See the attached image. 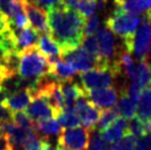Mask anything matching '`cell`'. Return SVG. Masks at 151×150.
Returning <instances> with one entry per match:
<instances>
[{
	"instance_id": "cell-23",
	"label": "cell",
	"mask_w": 151,
	"mask_h": 150,
	"mask_svg": "<svg viewBox=\"0 0 151 150\" xmlns=\"http://www.w3.org/2000/svg\"><path fill=\"white\" fill-rule=\"evenodd\" d=\"M64 2L75 9L77 12H80L85 18H89L94 14L97 7V0H63Z\"/></svg>"
},
{
	"instance_id": "cell-15",
	"label": "cell",
	"mask_w": 151,
	"mask_h": 150,
	"mask_svg": "<svg viewBox=\"0 0 151 150\" xmlns=\"http://www.w3.org/2000/svg\"><path fill=\"white\" fill-rule=\"evenodd\" d=\"M128 124L129 123L126 118L119 116L111 125L106 127L105 129L101 130V135L108 144H113L117 141L118 139H120L126 133V131L128 130Z\"/></svg>"
},
{
	"instance_id": "cell-41",
	"label": "cell",
	"mask_w": 151,
	"mask_h": 150,
	"mask_svg": "<svg viewBox=\"0 0 151 150\" xmlns=\"http://www.w3.org/2000/svg\"><path fill=\"white\" fill-rule=\"evenodd\" d=\"M56 149H58V150H68V149H66V148H64V147L60 146V145H58V146H56Z\"/></svg>"
},
{
	"instance_id": "cell-18",
	"label": "cell",
	"mask_w": 151,
	"mask_h": 150,
	"mask_svg": "<svg viewBox=\"0 0 151 150\" xmlns=\"http://www.w3.org/2000/svg\"><path fill=\"white\" fill-rule=\"evenodd\" d=\"M136 117H138L143 123L151 119V88L145 87L141 91L137 102Z\"/></svg>"
},
{
	"instance_id": "cell-30",
	"label": "cell",
	"mask_w": 151,
	"mask_h": 150,
	"mask_svg": "<svg viewBox=\"0 0 151 150\" xmlns=\"http://www.w3.org/2000/svg\"><path fill=\"white\" fill-rule=\"evenodd\" d=\"M12 120L14 121V124H17L19 127H21L23 129H33L34 128V121L27 115V112L22 110L12 112Z\"/></svg>"
},
{
	"instance_id": "cell-33",
	"label": "cell",
	"mask_w": 151,
	"mask_h": 150,
	"mask_svg": "<svg viewBox=\"0 0 151 150\" xmlns=\"http://www.w3.org/2000/svg\"><path fill=\"white\" fill-rule=\"evenodd\" d=\"M13 4H14V0H0V11L4 13L9 20L12 18Z\"/></svg>"
},
{
	"instance_id": "cell-38",
	"label": "cell",
	"mask_w": 151,
	"mask_h": 150,
	"mask_svg": "<svg viewBox=\"0 0 151 150\" xmlns=\"http://www.w3.org/2000/svg\"><path fill=\"white\" fill-rule=\"evenodd\" d=\"M10 149V144L9 139L6 135L0 133V150H9Z\"/></svg>"
},
{
	"instance_id": "cell-10",
	"label": "cell",
	"mask_w": 151,
	"mask_h": 150,
	"mask_svg": "<svg viewBox=\"0 0 151 150\" xmlns=\"http://www.w3.org/2000/svg\"><path fill=\"white\" fill-rule=\"evenodd\" d=\"M47 61L50 64L49 74L59 83L73 79L77 72L71 63L63 60L61 56H49Z\"/></svg>"
},
{
	"instance_id": "cell-20",
	"label": "cell",
	"mask_w": 151,
	"mask_h": 150,
	"mask_svg": "<svg viewBox=\"0 0 151 150\" xmlns=\"http://www.w3.org/2000/svg\"><path fill=\"white\" fill-rule=\"evenodd\" d=\"M16 38H17L18 52H20L24 49L37 45L39 40V32H37L33 28H31L29 25L24 29H22L21 31H19L16 34Z\"/></svg>"
},
{
	"instance_id": "cell-7",
	"label": "cell",
	"mask_w": 151,
	"mask_h": 150,
	"mask_svg": "<svg viewBox=\"0 0 151 150\" xmlns=\"http://www.w3.org/2000/svg\"><path fill=\"white\" fill-rule=\"evenodd\" d=\"M22 2L31 27L39 33H49L50 31L47 23V13L45 12V10L30 0H22Z\"/></svg>"
},
{
	"instance_id": "cell-16",
	"label": "cell",
	"mask_w": 151,
	"mask_h": 150,
	"mask_svg": "<svg viewBox=\"0 0 151 150\" xmlns=\"http://www.w3.org/2000/svg\"><path fill=\"white\" fill-rule=\"evenodd\" d=\"M101 112V108H98L92 102H89L84 108L78 112V116L81 118V124L83 125L84 128L88 130L95 128L98 124V120H99Z\"/></svg>"
},
{
	"instance_id": "cell-43",
	"label": "cell",
	"mask_w": 151,
	"mask_h": 150,
	"mask_svg": "<svg viewBox=\"0 0 151 150\" xmlns=\"http://www.w3.org/2000/svg\"><path fill=\"white\" fill-rule=\"evenodd\" d=\"M126 1H134V0H126Z\"/></svg>"
},
{
	"instance_id": "cell-8",
	"label": "cell",
	"mask_w": 151,
	"mask_h": 150,
	"mask_svg": "<svg viewBox=\"0 0 151 150\" xmlns=\"http://www.w3.org/2000/svg\"><path fill=\"white\" fill-rule=\"evenodd\" d=\"M61 58H64L68 63H71L76 71L81 73L96 66V61L83 46H78L76 49L65 51L62 53Z\"/></svg>"
},
{
	"instance_id": "cell-42",
	"label": "cell",
	"mask_w": 151,
	"mask_h": 150,
	"mask_svg": "<svg viewBox=\"0 0 151 150\" xmlns=\"http://www.w3.org/2000/svg\"><path fill=\"white\" fill-rule=\"evenodd\" d=\"M104 1H105V2H106L107 0H104ZM114 1H115V4H117V6H118V4H122V0H114Z\"/></svg>"
},
{
	"instance_id": "cell-22",
	"label": "cell",
	"mask_w": 151,
	"mask_h": 150,
	"mask_svg": "<svg viewBox=\"0 0 151 150\" xmlns=\"http://www.w3.org/2000/svg\"><path fill=\"white\" fill-rule=\"evenodd\" d=\"M20 82H21V76L18 73L4 75L0 79V91L6 95V97H9L14 93L21 91Z\"/></svg>"
},
{
	"instance_id": "cell-14",
	"label": "cell",
	"mask_w": 151,
	"mask_h": 150,
	"mask_svg": "<svg viewBox=\"0 0 151 150\" xmlns=\"http://www.w3.org/2000/svg\"><path fill=\"white\" fill-rule=\"evenodd\" d=\"M32 98H33L32 94L29 89H21L19 92L14 93L13 95L7 97L4 100V105L11 112H20L28 107Z\"/></svg>"
},
{
	"instance_id": "cell-34",
	"label": "cell",
	"mask_w": 151,
	"mask_h": 150,
	"mask_svg": "<svg viewBox=\"0 0 151 150\" xmlns=\"http://www.w3.org/2000/svg\"><path fill=\"white\" fill-rule=\"evenodd\" d=\"M136 150H151V135L146 133L137 139Z\"/></svg>"
},
{
	"instance_id": "cell-44",
	"label": "cell",
	"mask_w": 151,
	"mask_h": 150,
	"mask_svg": "<svg viewBox=\"0 0 151 150\" xmlns=\"http://www.w3.org/2000/svg\"><path fill=\"white\" fill-rule=\"evenodd\" d=\"M61 1H63V0H61Z\"/></svg>"
},
{
	"instance_id": "cell-6",
	"label": "cell",
	"mask_w": 151,
	"mask_h": 150,
	"mask_svg": "<svg viewBox=\"0 0 151 150\" xmlns=\"http://www.w3.org/2000/svg\"><path fill=\"white\" fill-rule=\"evenodd\" d=\"M89 139V130L84 127L64 128L58 137V145L68 150H86Z\"/></svg>"
},
{
	"instance_id": "cell-19",
	"label": "cell",
	"mask_w": 151,
	"mask_h": 150,
	"mask_svg": "<svg viewBox=\"0 0 151 150\" xmlns=\"http://www.w3.org/2000/svg\"><path fill=\"white\" fill-rule=\"evenodd\" d=\"M119 115L127 120H131L134 117H136V110H137V103L134 100H131L127 92H122L119 100H117L116 105Z\"/></svg>"
},
{
	"instance_id": "cell-1",
	"label": "cell",
	"mask_w": 151,
	"mask_h": 150,
	"mask_svg": "<svg viewBox=\"0 0 151 150\" xmlns=\"http://www.w3.org/2000/svg\"><path fill=\"white\" fill-rule=\"evenodd\" d=\"M46 11L49 33L61 46L62 53L78 48L84 39L86 18L64 1Z\"/></svg>"
},
{
	"instance_id": "cell-37",
	"label": "cell",
	"mask_w": 151,
	"mask_h": 150,
	"mask_svg": "<svg viewBox=\"0 0 151 150\" xmlns=\"http://www.w3.org/2000/svg\"><path fill=\"white\" fill-rule=\"evenodd\" d=\"M10 28V21L4 13L0 11V34L4 33L6 30Z\"/></svg>"
},
{
	"instance_id": "cell-39",
	"label": "cell",
	"mask_w": 151,
	"mask_h": 150,
	"mask_svg": "<svg viewBox=\"0 0 151 150\" xmlns=\"http://www.w3.org/2000/svg\"><path fill=\"white\" fill-rule=\"evenodd\" d=\"M145 124H146V130H147V133H150L151 135V119L147 120Z\"/></svg>"
},
{
	"instance_id": "cell-36",
	"label": "cell",
	"mask_w": 151,
	"mask_h": 150,
	"mask_svg": "<svg viewBox=\"0 0 151 150\" xmlns=\"http://www.w3.org/2000/svg\"><path fill=\"white\" fill-rule=\"evenodd\" d=\"M6 120H12V112L4 105V102L0 100V123Z\"/></svg>"
},
{
	"instance_id": "cell-32",
	"label": "cell",
	"mask_w": 151,
	"mask_h": 150,
	"mask_svg": "<svg viewBox=\"0 0 151 150\" xmlns=\"http://www.w3.org/2000/svg\"><path fill=\"white\" fill-rule=\"evenodd\" d=\"M98 29H99V19H98L97 16L93 14V16L88 18V20H86L84 28V37L94 35Z\"/></svg>"
},
{
	"instance_id": "cell-17",
	"label": "cell",
	"mask_w": 151,
	"mask_h": 150,
	"mask_svg": "<svg viewBox=\"0 0 151 150\" xmlns=\"http://www.w3.org/2000/svg\"><path fill=\"white\" fill-rule=\"evenodd\" d=\"M37 46L40 50V52L44 54L46 58L49 56H61L62 55V49L58 44L53 38L51 37L50 33H43L41 37H39Z\"/></svg>"
},
{
	"instance_id": "cell-13",
	"label": "cell",
	"mask_w": 151,
	"mask_h": 150,
	"mask_svg": "<svg viewBox=\"0 0 151 150\" xmlns=\"http://www.w3.org/2000/svg\"><path fill=\"white\" fill-rule=\"evenodd\" d=\"M61 91L64 98V108L63 109H74V104L76 100L81 96L85 95V91L82 85L75 83L73 81H66L60 83Z\"/></svg>"
},
{
	"instance_id": "cell-21",
	"label": "cell",
	"mask_w": 151,
	"mask_h": 150,
	"mask_svg": "<svg viewBox=\"0 0 151 150\" xmlns=\"http://www.w3.org/2000/svg\"><path fill=\"white\" fill-rule=\"evenodd\" d=\"M151 79V64L149 63L148 58L145 60H140L138 66L136 67V72H134V79H132V83L137 85L138 87L143 89L147 87L149 81Z\"/></svg>"
},
{
	"instance_id": "cell-2",
	"label": "cell",
	"mask_w": 151,
	"mask_h": 150,
	"mask_svg": "<svg viewBox=\"0 0 151 150\" xmlns=\"http://www.w3.org/2000/svg\"><path fill=\"white\" fill-rule=\"evenodd\" d=\"M124 45L127 52L134 53L139 61L149 58L151 52V10L143 12L138 28L131 37L124 40Z\"/></svg>"
},
{
	"instance_id": "cell-26",
	"label": "cell",
	"mask_w": 151,
	"mask_h": 150,
	"mask_svg": "<svg viewBox=\"0 0 151 150\" xmlns=\"http://www.w3.org/2000/svg\"><path fill=\"white\" fill-rule=\"evenodd\" d=\"M81 45L83 46L85 50L94 58V60L96 61V66H101V50H99V44H98V41H97V38L95 35L84 37Z\"/></svg>"
},
{
	"instance_id": "cell-4",
	"label": "cell",
	"mask_w": 151,
	"mask_h": 150,
	"mask_svg": "<svg viewBox=\"0 0 151 150\" xmlns=\"http://www.w3.org/2000/svg\"><path fill=\"white\" fill-rule=\"evenodd\" d=\"M122 72L114 66H95L82 72L80 74V82L84 91H93L99 88L113 86L115 79Z\"/></svg>"
},
{
	"instance_id": "cell-28",
	"label": "cell",
	"mask_w": 151,
	"mask_h": 150,
	"mask_svg": "<svg viewBox=\"0 0 151 150\" xmlns=\"http://www.w3.org/2000/svg\"><path fill=\"white\" fill-rule=\"evenodd\" d=\"M119 65L122 69V72L126 75L128 79H134V72H136V64H134V60L131 58V54L127 51H122L120 55H119Z\"/></svg>"
},
{
	"instance_id": "cell-3",
	"label": "cell",
	"mask_w": 151,
	"mask_h": 150,
	"mask_svg": "<svg viewBox=\"0 0 151 150\" xmlns=\"http://www.w3.org/2000/svg\"><path fill=\"white\" fill-rule=\"evenodd\" d=\"M20 62L18 74L24 79H39L49 73V61L37 45L19 52Z\"/></svg>"
},
{
	"instance_id": "cell-29",
	"label": "cell",
	"mask_w": 151,
	"mask_h": 150,
	"mask_svg": "<svg viewBox=\"0 0 151 150\" xmlns=\"http://www.w3.org/2000/svg\"><path fill=\"white\" fill-rule=\"evenodd\" d=\"M119 116L120 115H119V112H118L116 107H110V108L103 109L101 112V117H99L98 124H97L98 125V129L99 130L105 129L106 127L111 125Z\"/></svg>"
},
{
	"instance_id": "cell-35",
	"label": "cell",
	"mask_w": 151,
	"mask_h": 150,
	"mask_svg": "<svg viewBox=\"0 0 151 150\" xmlns=\"http://www.w3.org/2000/svg\"><path fill=\"white\" fill-rule=\"evenodd\" d=\"M30 1H32L33 4H35L39 7H41L44 10H49L50 8L59 4L60 2H62L61 0H30Z\"/></svg>"
},
{
	"instance_id": "cell-24",
	"label": "cell",
	"mask_w": 151,
	"mask_h": 150,
	"mask_svg": "<svg viewBox=\"0 0 151 150\" xmlns=\"http://www.w3.org/2000/svg\"><path fill=\"white\" fill-rule=\"evenodd\" d=\"M86 150H111L110 144L104 139L101 131L97 129V127L89 130V139Z\"/></svg>"
},
{
	"instance_id": "cell-12",
	"label": "cell",
	"mask_w": 151,
	"mask_h": 150,
	"mask_svg": "<svg viewBox=\"0 0 151 150\" xmlns=\"http://www.w3.org/2000/svg\"><path fill=\"white\" fill-rule=\"evenodd\" d=\"M34 129L42 139L50 141L55 136L59 137L62 131V127L60 125L58 118H45L34 121Z\"/></svg>"
},
{
	"instance_id": "cell-27",
	"label": "cell",
	"mask_w": 151,
	"mask_h": 150,
	"mask_svg": "<svg viewBox=\"0 0 151 150\" xmlns=\"http://www.w3.org/2000/svg\"><path fill=\"white\" fill-rule=\"evenodd\" d=\"M137 139H138V138L127 130L126 133H125L120 139H118L117 141L110 144V149L111 150H136Z\"/></svg>"
},
{
	"instance_id": "cell-9",
	"label": "cell",
	"mask_w": 151,
	"mask_h": 150,
	"mask_svg": "<svg viewBox=\"0 0 151 150\" xmlns=\"http://www.w3.org/2000/svg\"><path fill=\"white\" fill-rule=\"evenodd\" d=\"M85 96L98 108L106 109L113 107L117 103L118 92L114 86H108L99 89L85 91Z\"/></svg>"
},
{
	"instance_id": "cell-45",
	"label": "cell",
	"mask_w": 151,
	"mask_h": 150,
	"mask_svg": "<svg viewBox=\"0 0 151 150\" xmlns=\"http://www.w3.org/2000/svg\"><path fill=\"white\" fill-rule=\"evenodd\" d=\"M56 150H58V149H56Z\"/></svg>"
},
{
	"instance_id": "cell-31",
	"label": "cell",
	"mask_w": 151,
	"mask_h": 150,
	"mask_svg": "<svg viewBox=\"0 0 151 150\" xmlns=\"http://www.w3.org/2000/svg\"><path fill=\"white\" fill-rule=\"evenodd\" d=\"M128 131L131 133L137 138L141 137V136L147 133L146 124H145L142 120H140L138 117H134V118L130 120L129 124H128Z\"/></svg>"
},
{
	"instance_id": "cell-5",
	"label": "cell",
	"mask_w": 151,
	"mask_h": 150,
	"mask_svg": "<svg viewBox=\"0 0 151 150\" xmlns=\"http://www.w3.org/2000/svg\"><path fill=\"white\" fill-rule=\"evenodd\" d=\"M139 22V16L132 14L117 6L113 13L106 19L105 25L111 33H115L125 40L134 34L136 29L138 28Z\"/></svg>"
},
{
	"instance_id": "cell-25",
	"label": "cell",
	"mask_w": 151,
	"mask_h": 150,
	"mask_svg": "<svg viewBox=\"0 0 151 150\" xmlns=\"http://www.w3.org/2000/svg\"><path fill=\"white\" fill-rule=\"evenodd\" d=\"M56 118L62 128H74L81 124L80 116L74 109H63Z\"/></svg>"
},
{
	"instance_id": "cell-11",
	"label": "cell",
	"mask_w": 151,
	"mask_h": 150,
	"mask_svg": "<svg viewBox=\"0 0 151 150\" xmlns=\"http://www.w3.org/2000/svg\"><path fill=\"white\" fill-rule=\"evenodd\" d=\"M27 115L33 121L45 118H56L58 114L43 96H35L27 107Z\"/></svg>"
},
{
	"instance_id": "cell-40",
	"label": "cell",
	"mask_w": 151,
	"mask_h": 150,
	"mask_svg": "<svg viewBox=\"0 0 151 150\" xmlns=\"http://www.w3.org/2000/svg\"><path fill=\"white\" fill-rule=\"evenodd\" d=\"M6 53H7V52H4V49L0 46V61H1V60H2V58H4V55H6Z\"/></svg>"
}]
</instances>
